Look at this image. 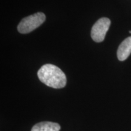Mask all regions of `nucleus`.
Instances as JSON below:
<instances>
[{"instance_id":"1","label":"nucleus","mask_w":131,"mask_h":131,"mask_svg":"<svg viewBox=\"0 0 131 131\" xmlns=\"http://www.w3.org/2000/svg\"><path fill=\"white\" fill-rule=\"evenodd\" d=\"M38 77L46 86L55 89H61L66 84L64 73L56 66L50 64L42 66L38 72Z\"/></svg>"},{"instance_id":"2","label":"nucleus","mask_w":131,"mask_h":131,"mask_svg":"<svg viewBox=\"0 0 131 131\" xmlns=\"http://www.w3.org/2000/svg\"><path fill=\"white\" fill-rule=\"evenodd\" d=\"M45 20L46 15L43 13H36L24 18L18 26V30L21 34H28L41 25Z\"/></svg>"},{"instance_id":"3","label":"nucleus","mask_w":131,"mask_h":131,"mask_svg":"<svg viewBox=\"0 0 131 131\" xmlns=\"http://www.w3.org/2000/svg\"><path fill=\"white\" fill-rule=\"evenodd\" d=\"M111 25V20L107 18H101L96 21L91 30V37L96 42H102Z\"/></svg>"},{"instance_id":"4","label":"nucleus","mask_w":131,"mask_h":131,"mask_svg":"<svg viewBox=\"0 0 131 131\" xmlns=\"http://www.w3.org/2000/svg\"><path fill=\"white\" fill-rule=\"evenodd\" d=\"M131 53V37L127 38L119 46L117 57L119 61H124Z\"/></svg>"},{"instance_id":"5","label":"nucleus","mask_w":131,"mask_h":131,"mask_svg":"<svg viewBox=\"0 0 131 131\" xmlns=\"http://www.w3.org/2000/svg\"><path fill=\"white\" fill-rule=\"evenodd\" d=\"M60 129L61 127L58 123L45 122L35 124L31 131H60Z\"/></svg>"}]
</instances>
